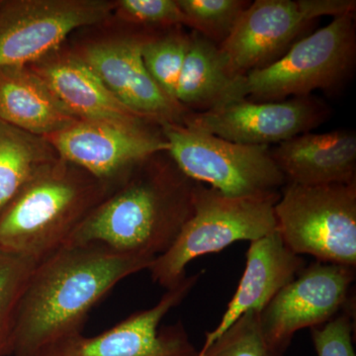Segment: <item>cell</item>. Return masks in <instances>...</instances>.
I'll return each instance as SVG.
<instances>
[{
	"label": "cell",
	"mask_w": 356,
	"mask_h": 356,
	"mask_svg": "<svg viewBox=\"0 0 356 356\" xmlns=\"http://www.w3.org/2000/svg\"><path fill=\"white\" fill-rule=\"evenodd\" d=\"M154 257L123 254L102 243L65 245L35 266L23 293L11 356H43L83 334L89 312Z\"/></svg>",
	"instance_id": "obj_1"
},
{
	"label": "cell",
	"mask_w": 356,
	"mask_h": 356,
	"mask_svg": "<svg viewBox=\"0 0 356 356\" xmlns=\"http://www.w3.org/2000/svg\"><path fill=\"white\" fill-rule=\"evenodd\" d=\"M195 184L166 152L154 154L89 213L67 245L102 243L156 259L191 219Z\"/></svg>",
	"instance_id": "obj_2"
},
{
	"label": "cell",
	"mask_w": 356,
	"mask_h": 356,
	"mask_svg": "<svg viewBox=\"0 0 356 356\" xmlns=\"http://www.w3.org/2000/svg\"><path fill=\"white\" fill-rule=\"evenodd\" d=\"M58 159L21 189L0 213V248L42 261L69 242L77 227L111 192Z\"/></svg>",
	"instance_id": "obj_3"
},
{
	"label": "cell",
	"mask_w": 356,
	"mask_h": 356,
	"mask_svg": "<svg viewBox=\"0 0 356 356\" xmlns=\"http://www.w3.org/2000/svg\"><path fill=\"white\" fill-rule=\"evenodd\" d=\"M280 192L266 196L238 197L196 182L193 213L165 254L149 270L154 282L166 290L186 277L189 262L221 252L241 241L254 242L276 231L274 206Z\"/></svg>",
	"instance_id": "obj_4"
},
{
	"label": "cell",
	"mask_w": 356,
	"mask_h": 356,
	"mask_svg": "<svg viewBox=\"0 0 356 356\" xmlns=\"http://www.w3.org/2000/svg\"><path fill=\"white\" fill-rule=\"evenodd\" d=\"M355 62V13H348L298 40L273 65L248 72L247 98L282 102L316 89L334 93L350 81Z\"/></svg>",
	"instance_id": "obj_5"
},
{
	"label": "cell",
	"mask_w": 356,
	"mask_h": 356,
	"mask_svg": "<svg viewBox=\"0 0 356 356\" xmlns=\"http://www.w3.org/2000/svg\"><path fill=\"white\" fill-rule=\"evenodd\" d=\"M274 212L276 231L295 254L356 267V184H286Z\"/></svg>",
	"instance_id": "obj_6"
},
{
	"label": "cell",
	"mask_w": 356,
	"mask_h": 356,
	"mask_svg": "<svg viewBox=\"0 0 356 356\" xmlns=\"http://www.w3.org/2000/svg\"><path fill=\"white\" fill-rule=\"evenodd\" d=\"M159 128L173 163L193 181L238 197L271 195L286 184L270 147L229 142L184 124Z\"/></svg>",
	"instance_id": "obj_7"
},
{
	"label": "cell",
	"mask_w": 356,
	"mask_h": 356,
	"mask_svg": "<svg viewBox=\"0 0 356 356\" xmlns=\"http://www.w3.org/2000/svg\"><path fill=\"white\" fill-rule=\"evenodd\" d=\"M355 0H255L220 49L242 74L280 60L323 16L355 13Z\"/></svg>",
	"instance_id": "obj_8"
},
{
	"label": "cell",
	"mask_w": 356,
	"mask_h": 356,
	"mask_svg": "<svg viewBox=\"0 0 356 356\" xmlns=\"http://www.w3.org/2000/svg\"><path fill=\"white\" fill-rule=\"evenodd\" d=\"M114 8L109 0H0V67L38 62L74 30L108 19Z\"/></svg>",
	"instance_id": "obj_9"
},
{
	"label": "cell",
	"mask_w": 356,
	"mask_h": 356,
	"mask_svg": "<svg viewBox=\"0 0 356 356\" xmlns=\"http://www.w3.org/2000/svg\"><path fill=\"white\" fill-rule=\"evenodd\" d=\"M154 127L159 126L79 120L46 139L63 161L113 191L146 159L168 153V143Z\"/></svg>",
	"instance_id": "obj_10"
},
{
	"label": "cell",
	"mask_w": 356,
	"mask_h": 356,
	"mask_svg": "<svg viewBox=\"0 0 356 356\" xmlns=\"http://www.w3.org/2000/svg\"><path fill=\"white\" fill-rule=\"evenodd\" d=\"M355 280V267L317 261L304 266L259 313L264 336L286 353L297 332L324 325L343 310Z\"/></svg>",
	"instance_id": "obj_11"
},
{
	"label": "cell",
	"mask_w": 356,
	"mask_h": 356,
	"mask_svg": "<svg viewBox=\"0 0 356 356\" xmlns=\"http://www.w3.org/2000/svg\"><path fill=\"white\" fill-rule=\"evenodd\" d=\"M331 115L327 103L313 95L282 102L245 99L207 112H189L184 125L212 134L229 142L270 146L309 133Z\"/></svg>",
	"instance_id": "obj_12"
},
{
	"label": "cell",
	"mask_w": 356,
	"mask_h": 356,
	"mask_svg": "<svg viewBox=\"0 0 356 356\" xmlns=\"http://www.w3.org/2000/svg\"><path fill=\"white\" fill-rule=\"evenodd\" d=\"M149 29L96 40L76 51L110 92L134 114L161 127L184 124L189 113L159 88L147 72L142 46Z\"/></svg>",
	"instance_id": "obj_13"
},
{
	"label": "cell",
	"mask_w": 356,
	"mask_h": 356,
	"mask_svg": "<svg viewBox=\"0 0 356 356\" xmlns=\"http://www.w3.org/2000/svg\"><path fill=\"white\" fill-rule=\"evenodd\" d=\"M186 276L166 290L152 308L137 312L95 337H77L63 346L65 356H198L184 324L161 327V321L179 305L200 278Z\"/></svg>",
	"instance_id": "obj_14"
},
{
	"label": "cell",
	"mask_w": 356,
	"mask_h": 356,
	"mask_svg": "<svg viewBox=\"0 0 356 356\" xmlns=\"http://www.w3.org/2000/svg\"><path fill=\"white\" fill-rule=\"evenodd\" d=\"M29 67L79 120L154 125L119 102L76 51L62 47Z\"/></svg>",
	"instance_id": "obj_15"
},
{
	"label": "cell",
	"mask_w": 356,
	"mask_h": 356,
	"mask_svg": "<svg viewBox=\"0 0 356 356\" xmlns=\"http://www.w3.org/2000/svg\"><path fill=\"white\" fill-rule=\"evenodd\" d=\"M304 266V259L285 245L277 231L250 242L238 286L216 329L206 334L202 348L210 346L245 314L261 313Z\"/></svg>",
	"instance_id": "obj_16"
},
{
	"label": "cell",
	"mask_w": 356,
	"mask_h": 356,
	"mask_svg": "<svg viewBox=\"0 0 356 356\" xmlns=\"http://www.w3.org/2000/svg\"><path fill=\"white\" fill-rule=\"evenodd\" d=\"M270 152L286 184H356V136L351 131L302 134Z\"/></svg>",
	"instance_id": "obj_17"
},
{
	"label": "cell",
	"mask_w": 356,
	"mask_h": 356,
	"mask_svg": "<svg viewBox=\"0 0 356 356\" xmlns=\"http://www.w3.org/2000/svg\"><path fill=\"white\" fill-rule=\"evenodd\" d=\"M178 79L177 102L189 112H207L247 98L245 76L229 64L218 44L191 33Z\"/></svg>",
	"instance_id": "obj_18"
},
{
	"label": "cell",
	"mask_w": 356,
	"mask_h": 356,
	"mask_svg": "<svg viewBox=\"0 0 356 356\" xmlns=\"http://www.w3.org/2000/svg\"><path fill=\"white\" fill-rule=\"evenodd\" d=\"M0 119L44 138L79 120L29 65L0 67Z\"/></svg>",
	"instance_id": "obj_19"
},
{
	"label": "cell",
	"mask_w": 356,
	"mask_h": 356,
	"mask_svg": "<svg viewBox=\"0 0 356 356\" xmlns=\"http://www.w3.org/2000/svg\"><path fill=\"white\" fill-rule=\"evenodd\" d=\"M58 159L46 138L0 119V213L30 180Z\"/></svg>",
	"instance_id": "obj_20"
},
{
	"label": "cell",
	"mask_w": 356,
	"mask_h": 356,
	"mask_svg": "<svg viewBox=\"0 0 356 356\" xmlns=\"http://www.w3.org/2000/svg\"><path fill=\"white\" fill-rule=\"evenodd\" d=\"M181 27L149 30L142 46V57L147 72L159 88L177 103L178 79L191 38Z\"/></svg>",
	"instance_id": "obj_21"
},
{
	"label": "cell",
	"mask_w": 356,
	"mask_h": 356,
	"mask_svg": "<svg viewBox=\"0 0 356 356\" xmlns=\"http://www.w3.org/2000/svg\"><path fill=\"white\" fill-rule=\"evenodd\" d=\"M38 264L0 248V356H11L16 318L23 293Z\"/></svg>",
	"instance_id": "obj_22"
},
{
	"label": "cell",
	"mask_w": 356,
	"mask_h": 356,
	"mask_svg": "<svg viewBox=\"0 0 356 356\" xmlns=\"http://www.w3.org/2000/svg\"><path fill=\"white\" fill-rule=\"evenodd\" d=\"M187 27L212 43H224L250 1L248 0H177Z\"/></svg>",
	"instance_id": "obj_23"
},
{
	"label": "cell",
	"mask_w": 356,
	"mask_h": 356,
	"mask_svg": "<svg viewBox=\"0 0 356 356\" xmlns=\"http://www.w3.org/2000/svg\"><path fill=\"white\" fill-rule=\"evenodd\" d=\"M264 336L259 312L252 311L236 320L198 356H284Z\"/></svg>",
	"instance_id": "obj_24"
},
{
	"label": "cell",
	"mask_w": 356,
	"mask_h": 356,
	"mask_svg": "<svg viewBox=\"0 0 356 356\" xmlns=\"http://www.w3.org/2000/svg\"><path fill=\"white\" fill-rule=\"evenodd\" d=\"M115 15L127 25L149 30L186 26L177 0H117Z\"/></svg>",
	"instance_id": "obj_25"
},
{
	"label": "cell",
	"mask_w": 356,
	"mask_h": 356,
	"mask_svg": "<svg viewBox=\"0 0 356 356\" xmlns=\"http://www.w3.org/2000/svg\"><path fill=\"white\" fill-rule=\"evenodd\" d=\"M351 298L336 317L324 325L310 329L312 341L318 356H356L353 346L355 298Z\"/></svg>",
	"instance_id": "obj_26"
},
{
	"label": "cell",
	"mask_w": 356,
	"mask_h": 356,
	"mask_svg": "<svg viewBox=\"0 0 356 356\" xmlns=\"http://www.w3.org/2000/svg\"><path fill=\"white\" fill-rule=\"evenodd\" d=\"M43 356H65L64 348H57V350H54L49 351V353H47L46 355H44Z\"/></svg>",
	"instance_id": "obj_27"
}]
</instances>
